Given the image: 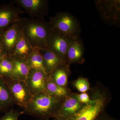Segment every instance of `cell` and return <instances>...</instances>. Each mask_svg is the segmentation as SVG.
<instances>
[{
    "instance_id": "1",
    "label": "cell",
    "mask_w": 120,
    "mask_h": 120,
    "mask_svg": "<svg viewBox=\"0 0 120 120\" xmlns=\"http://www.w3.org/2000/svg\"><path fill=\"white\" fill-rule=\"evenodd\" d=\"M64 99L42 91L32 97L23 109L24 113L40 119L54 118Z\"/></svg>"
},
{
    "instance_id": "2",
    "label": "cell",
    "mask_w": 120,
    "mask_h": 120,
    "mask_svg": "<svg viewBox=\"0 0 120 120\" xmlns=\"http://www.w3.org/2000/svg\"><path fill=\"white\" fill-rule=\"evenodd\" d=\"M22 32L33 48L45 49L48 38L52 32L49 22L43 19L21 18Z\"/></svg>"
},
{
    "instance_id": "3",
    "label": "cell",
    "mask_w": 120,
    "mask_h": 120,
    "mask_svg": "<svg viewBox=\"0 0 120 120\" xmlns=\"http://www.w3.org/2000/svg\"><path fill=\"white\" fill-rule=\"evenodd\" d=\"M91 92L90 97L91 101L65 120H94L104 111L109 101L106 91L102 88L96 87Z\"/></svg>"
},
{
    "instance_id": "4",
    "label": "cell",
    "mask_w": 120,
    "mask_h": 120,
    "mask_svg": "<svg viewBox=\"0 0 120 120\" xmlns=\"http://www.w3.org/2000/svg\"><path fill=\"white\" fill-rule=\"evenodd\" d=\"M49 22L53 30L71 38L79 37L81 29L79 22L71 13L65 12H58L50 17Z\"/></svg>"
},
{
    "instance_id": "5",
    "label": "cell",
    "mask_w": 120,
    "mask_h": 120,
    "mask_svg": "<svg viewBox=\"0 0 120 120\" xmlns=\"http://www.w3.org/2000/svg\"><path fill=\"white\" fill-rule=\"evenodd\" d=\"M2 78L8 87L14 104L23 109L33 97L25 81L15 79L11 77Z\"/></svg>"
},
{
    "instance_id": "6",
    "label": "cell",
    "mask_w": 120,
    "mask_h": 120,
    "mask_svg": "<svg viewBox=\"0 0 120 120\" xmlns=\"http://www.w3.org/2000/svg\"><path fill=\"white\" fill-rule=\"evenodd\" d=\"M12 2L32 19H43L48 12L49 3L47 0H13Z\"/></svg>"
},
{
    "instance_id": "7",
    "label": "cell",
    "mask_w": 120,
    "mask_h": 120,
    "mask_svg": "<svg viewBox=\"0 0 120 120\" xmlns=\"http://www.w3.org/2000/svg\"><path fill=\"white\" fill-rule=\"evenodd\" d=\"M73 38L53 30L48 38L45 49L66 61L65 56L67 50Z\"/></svg>"
},
{
    "instance_id": "8",
    "label": "cell",
    "mask_w": 120,
    "mask_h": 120,
    "mask_svg": "<svg viewBox=\"0 0 120 120\" xmlns=\"http://www.w3.org/2000/svg\"><path fill=\"white\" fill-rule=\"evenodd\" d=\"M20 19L0 32V42L5 53L9 56H11L13 54L15 46L22 33Z\"/></svg>"
},
{
    "instance_id": "9",
    "label": "cell",
    "mask_w": 120,
    "mask_h": 120,
    "mask_svg": "<svg viewBox=\"0 0 120 120\" xmlns=\"http://www.w3.org/2000/svg\"><path fill=\"white\" fill-rule=\"evenodd\" d=\"M95 2L100 15L106 22L113 25L119 23L120 0H98Z\"/></svg>"
},
{
    "instance_id": "10",
    "label": "cell",
    "mask_w": 120,
    "mask_h": 120,
    "mask_svg": "<svg viewBox=\"0 0 120 120\" xmlns=\"http://www.w3.org/2000/svg\"><path fill=\"white\" fill-rule=\"evenodd\" d=\"M23 12L12 2L0 5V32L19 20Z\"/></svg>"
},
{
    "instance_id": "11",
    "label": "cell",
    "mask_w": 120,
    "mask_h": 120,
    "mask_svg": "<svg viewBox=\"0 0 120 120\" xmlns=\"http://www.w3.org/2000/svg\"><path fill=\"white\" fill-rule=\"evenodd\" d=\"M85 105L78 101L76 94L72 93L65 98L54 116V119L65 120L79 112Z\"/></svg>"
},
{
    "instance_id": "12",
    "label": "cell",
    "mask_w": 120,
    "mask_h": 120,
    "mask_svg": "<svg viewBox=\"0 0 120 120\" xmlns=\"http://www.w3.org/2000/svg\"><path fill=\"white\" fill-rule=\"evenodd\" d=\"M47 75L42 71L30 69L25 82L32 96L45 91V81Z\"/></svg>"
},
{
    "instance_id": "13",
    "label": "cell",
    "mask_w": 120,
    "mask_h": 120,
    "mask_svg": "<svg viewBox=\"0 0 120 120\" xmlns=\"http://www.w3.org/2000/svg\"><path fill=\"white\" fill-rule=\"evenodd\" d=\"M84 47L82 41L79 37L73 38L71 41L65 56L67 64H83L84 58Z\"/></svg>"
},
{
    "instance_id": "14",
    "label": "cell",
    "mask_w": 120,
    "mask_h": 120,
    "mask_svg": "<svg viewBox=\"0 0 120 120\" xmlns=\"http://www.w3.org/2000/svg\"><path fill=\"white\" fill-rule=\"evenodd\" d=\"M45 72L49 75L56 68L67 64L66 61L47 49H41Z\"/></svg>"
},
{
    "instance_id": "15",
    "label": "cell",
    "mask_w": 120,
    "mask_h": 120,
    "mask_svg": "<svg viewBox=\"0 0 120 120\" xmlns=\"http://www.w3.org/2000/svg\"><path fill=\"white\" fill-rule=\"evenodd\" d=\"M10 56L12 64L11 77L15 79L25 81L30 69L26 60L15 56Z\"/></svg>"
},
{
    "instance_id": "16",
    "label": "cell",
    "mask_w": 120,
    "mask_h": 120,
    "mask_svg": "<svg viewBox=\"0 0 120 120\" xmlns=\"http://www.w3.org/2000/svg\"><path fill=\"white\" fill-rule=\"evenodd\" d=\"M71 73L70 65L66 64L57 67L48 75L57 85L67 87L68 76Z\"/></svg>"
},
{
    "instance_id": "17",
    "label": "cell",
    "mask_w": 120,
    "mask_h": 120,
    "mask_svg": "<svg viewBox=\"0 0 120 120\" xmlns=\"http://www.w3.org/2000/svg\"><path fill=\"white\" fill-rule=\"evenodd\" d=\"M15 105L8 87L2 77H0V112H7Z\"/></svg>"
},
{
    "instance_id": "18",
    "label": "cell",
    "mask_w": 120,
    "mask_h": 120,
    "mask_svg": "<svg viewBox=\"0 0 120 120\" xmlns=\"http://www.w3.org/2000/svg\"><path fill=\"white\" fill-rule=\"evenodd\" d=\"M33 48L22 32L20 35L15 46L13 54L11 56L26 60L31 53Z\"/></svg>"
},
{
    "instance_id": "19",
    "label": "cell",
    "mask_w": 120,
    "mask_h": 120,
    "mask_svg": "<svg viewBox=\"0 0 120 120\" xmlns=\"http://www.w3.org/2000/svg\"><path fill=\"white\" fill-rule=\"evenodd\" d=\"M45 88L48 93L61 98H64L72 93L67 87L61 86L55 83L48 75L45 79Z\"/></svg>"
},
{
    "instance_id": "20",
    "label": "cell",
    "mask_w": 120,
    "mask_h": 120,
    "mask_svg": "<svg viewBox=\"0 0 120 120\" xmlns=\"http://www.w3.org/2000/svg\"><path fill=\"white\" fill-rule=\"evenodd\" d=\"M41 49L39 48H33L31 53L26 58V60L30 69L39 70L45 73Z\"/></svg>"
},
{
    "instance_id": "21",
    "label": "cell",
    "mask_w": 120,
    "mask_h": 120,
    "mask_svg": "<svg viewBox=\"0 0 120 120\" xmlns=\"http://www.w3.org/2000/svg\"><path fill=\"white\" fill-rule=\"evenodd\" d=\"M12 69L11 57L5 54L0 59V77H11Z\"/></svg>"
},
{
    "instance_id": "22",
    "label": "cell",
    "mask_w": 120,
    "mask_h": 120,
    "mask_svg": "<svg viewBox=\"0 0 120 120\" xmlns=\"http://www.w3.org/2000/svg\"><path fill=\"white\" fill-rule=\"evenodd\" d=\"M73 85L78 91L84 93L90 90V84L87 79L80 77L73 82Z\"/></svg>"
},
{
    "instance_id": "23",
    "label": "cell",
    "mask_w": 120,
    "mask_h": 120,
    "mask_svg": "<svg viewBox=\"0 0 120 120\" xmlns=\"http://www.w3.org/2000/svg\"><path fill=\"white\" fill-rule=\"evenodd\" d=\"M24 113L23 111L19 112L13 109L9 110L2 117L0 120H18L20 116Z\"/></svg>"
},
{
    "instance_id": "24",
    "label": "cell",
    "mask_w": 120,
    "mask_h": 120,
    "mask_svg": "<svg viewBox=\"0 0 120 120\" xmlns=\"http://www.w3.org/2000/svg\"><path fill=\"white\" fill-rule=\"evenodd\" d=\"M76 97L78 101L80 103L85 105L89 103L91 101L90 96L86 92L81 93L79 94H76Z\"/></svg>"
},
{
    "instance_id": "25",
    "label": "cell",
    "mask_w": 120,
    "mask_h": 120,
    "mask_svg": "<svg viewBox=\"0 0 120 120\" xmlns=\"http://www.w3.org/2000/svg\"><path fill=\"white\" fill-rule=\"evenodd\" d=\"M94 120H117L105 113L104 111L101 113Z\"/></svg>"
},
{
    "instance_id": "26",
    "label": "cell",
    "mask_w": 120,
    "mask_h": 120,
    "mask_svg": "<svg viewBox=\"0 0 120 120\" xmlns=\"http://www.w3.org/2000/svg\"><path fill=\"white\" fill-rule=\"evenodd\" d=\"M5 54L1 43L0 42V59Z\"/></svg>"
},
{
    "instance_id": "27",
    "label": "cell",
    "mask_w": 120,
    "mask_h": 120,
    "mask_svg": "<svg viewBox=\"0 0 120 120\" xmlns=\"http://www.w3.org/2000/svg\"><path fill=\"white\" fill-rule=\"evenodd\" d=\"M38 120H49V119H40ZM53 120H58L57 119H54Z\"/></svg>"
}]
</instances>
